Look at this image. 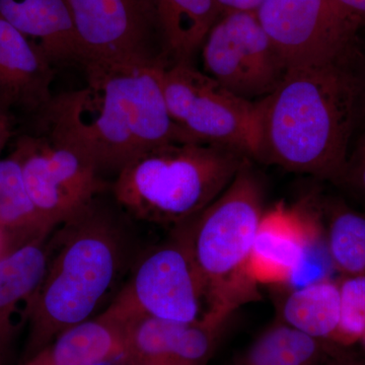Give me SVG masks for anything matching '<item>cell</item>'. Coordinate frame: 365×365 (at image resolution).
Instances as JSON below:
<instances>
[{"label":"cell","instance_id":"1","mask_svg":"<svg viewBox=\"0 0 365 365\" xmlns=\"http://www.w3.org/2000/svg\"><path fill=\"white\" fill-rule=\"evenodd\" d=\"M83 66L86 86L53 96L29 131L73 144L101 172L116 174L151 148L185 141L163 98L160 71L167 66L86 62Z\"/></svg>","mask_w":365,"mask_h":365},{"label":"cell","instance_id":"2","mask_svg":"<svg viewBox=\"0 0 365 365\" xmlns=\"http://www.w3.org/2000/svg\"><path fill=\"white\" fill-rule=\"evenodd\" d=\"M258 105L257 160L340 184L357 125L353 64L289 69Z\"/></svg>","mask_w":365,"mask_h":365},{"label":"cell","instance_id":"3","mask_svg":"<svg viewBox=\"0 0 365 365\" xmlns=\"http://www.w3.org/2000/svg\"><path fill=\"white\" fill-rule=\"evenodd\" d=\"M96 201L66 223L51 251L29 321L25 359L66 329L98 314L126 260V242L111 215Z\"/></svg>","mask_w":365,"mask_h":365},{"label":"cell","instance_id":"4","mask_svg":"<svg viewBox=\"0 0 365 365\" xmlns=\"http://www.w3.org/2000/svg\"><path fill=\"white\" fill-rule=\"evenodd\" d=\"M247 158L241 151L217 144H162L117 173L113 195L136 220L176 228L208 207Z\"/></svg>","mask_w":365,"mask_h":365},{"label":"cell","instance_id":"5","mask_svg":"<svg viewBox=\"0 0 365 365\" xmlns=\"http://www.w3.org/2000/svg\"><path fill=\"white\" fill-rule=\"evenodd\" d=\"M264 194L260 177L247 158L227 188L187 223L205 297L203 318L227 324L237 309L261 299L250 273V257L264 212Z\"/></svg>","mask_w":365,"mask_h":365},{"label":"cell","instance_id":"6","mask_svg":"<svg viewBox=\"0 0 365 365\" xmlns=\"http://www.w3.org/2000/svg\"><path fill=\"white\" fill-rule=\"evenodd\" d=\"M160 83L170 118L185 141L217 144L258 158V102L237 97L192 63L163 67Z\"/></svg>","mask_w":365,"mask_h":365},{"label":"cell","instance_id":"7","mask_svg":"<svg viewBox=\"0 0 365 365\" xmlns=\"http://www.w3.org/2000/svg\"><path fill=\"white\" fill-rule=\"evenodd\" d=\"M309 202H279L264 210L250 257V273L259 287L297 288L331 278L335 269L321 207Z\"/></svg>","mask_w":365,"mask_h":365},{"label":"cell","instance_id":"8","mask_svg":"<svg viewBox=\"0 0 365 365\" xmlns=\"http://www.w3.org/2000/svg\"><path fill=\"white\" fill-rule=\"evenodd\" d=\"M11 153L34 204L54 230L83 212L106 188L102 172L86 153L46 132H21Z\"/></svg>","mask_w":365,"mask_h":365},{"label":"cell","instance_id":"9","mask_svg":"<svg viewBox=\"0 0 365 365\" xmlns=\"http://www.w3.org/2000/svg\"><path fill=\"white\" fill-rule=\"evenodd\" d=\"M187 223L141 256L128 282L113 299L136 319L192 324L205 314L202 281L190 248Z\"/></svg>","mask_w":365,"mask_h":365},{"label":"cell","instance_id":"10","mask_svg":"<svg viewBox=\"0 0 365 365\" xmlns=\"http://www.w3.org/2000/svg\"><path fill=\"white\" fill-rule=\"evenodd\" d=\"M255 13L288 71L352 64L359 26L334 0H264Z\"/></svg>","mask_w":365,"mask_h":365},{"label":"cell","instance_id":"11","mask_svg":"<svg viewBox=\"0 0 365 365\" xmlns=\"http://www.w3.org/2000/svg\"><path fill=\"white\" fill-rule=\"evenodd\" d=\"M201 49L204 72L250 102L273 93L288 71L254 11L223 13Z\"/></svg>","mask_w":365,"mask_h":365},{"label":"cell","instance_id":"12","mask_svg":"<svg viewBox=\"0 0 365 365\" xmlns=\"http://www.w3.org/2000/svg\"><path fill=\"white\" fill-rule=\"evenodd\" d=\"M83 63L165 64L148 0H67Z\"/></svg>","mask_w":365,"mask_h":365},{"label":"cell","instance_id":"13","mask_svg":"<svg viewBox=\"0 0 365 365\" xmlns=\"http://www.w3.org/2000/svg\"><path fill=\"white\" fill-rule=\"evenodd\" d=\"M54 74L40 48L0 18V109L33 124L51 102Z\"/></svg>","mask_w":365,"mask_h":365},{"label":"cell","instance_id":"14","mask_svg":"<svg viewBox=\"0 0 365 365\" xmlns=\"http://www.w3.org/2000/svg\"><path fill=\"white\" fill-rule=\"evenodd\" d=\"M223 324L202 319L192 324L143 318L131 326L122 365H206Z\"/></svg>","mask_w":365,"mask_h":365},{"label":"cell","instance_id":"15","mask_svg":"<svg viewBox=\"0 0 365 365\" xmlns=\"http://www.w3.org/2000/svg\"><path fill=\"white\" fill-rule=\"evenodd\" d=\"M134 319L116 302L66 329L21 365H104L120 361Z\"/></svg>","mask_w":365,"mask_h":365},{"label":"cell","instance_id":"16","mask_svg":"<svg viewBox=\"0 0 365 365\" xmlns=\"http://www.w3.org/2000/svg\"><path fill=\"white\" fill-rule=\"evenodd\" d=\"M51 251L49 237L29 242L0 257V365L28 325Z\"/></svg>","mask_w":365,"mask_h":365},{"label":"cell","instance_id":"17","mask_svg":"<svg viewBox=\"0 0 365 365\" xmlns=\"http://www.w3.org/2000/svg\"><path fill=\"white\" fill-rule=\"evenodd\" d=\"M0 18L35 43L53 66L83 63L67 0H0Z\"/></svg>","mask_w":365,"mask_h":365},{"label":"cell","instance_id":"18","mask_svg":"<svg viewBox=\"0 0 365 365\" xmlns=\"http://www.w3.org/2000/svg\"><path fill=\"white\" fill-rule=\"evenodd\" d=\"M158 47L168 66L192 63L223 11L215 0H148Z\"/></svg>","mask_w":365,"mask_h":365},{"label":"cell","instance_id":"19","mask_svg":"<svg viewBox=\"0 0 365 365\" xmlns=\"http://www.w3.org/2000/svg\"><path fill=\"white\" fill-rule=\"evenodd\" d=\"M340 314L339 287L332 278L292 288L278 302L279 321L309 337L333 344Z\"/></svg>","mask_w":365,"mask_h":365},{"label":"cell","instance_id":"20","mask_svg":"<svg viewBox=\"0 0 365 365\" xmlns=\"http://www.w3.org/2000/svg\"><path fill=\"white\" fill-rule=\"evenodd\" d=\"M345 350L309 337L276 319L232 365H325Z\"/></svg>","mask_w":365,"mask_h":365},{"label":"cell","instance_id":"21","mask_svg":"<svg viewBox=\"0 0 365 365\" xmlns=\"http://www.w3.org/2000/svg\"><path fill=\"white\" fill-rule=\"evenodd\" d=\"M53 230L31 198L18 158L11 153L0 160V230L9 251L45 239Z\"/></svg>","mask_w":365,"mask_h":365},{"label":"cell","instance_id":"22","mask_svg":"<svg viewBox=\"0 0 365 365\" xmlns=\"http://www.w3.org/2000/svg\"><path fill=\"white\" fill-rule=\"evenodd\" d=\"M329 256L341 275L365 273V215L339 199L322 206Z\"/></svg>","mask_w":365,"mask_h":365},{"label":"cell","instance_id":"23","mask_svg":"<svg viewBox=\"0 0 365 365\" xmlns=\"http://www.w3.org/2000/svg\"><path fill=\"white\" fill-rule=\"evenodd\" d=\"M337 281L341 314L335 344L347 348L365 332V273L341 275Z\"/></svg>","mask_w":365,"mask_h":365},{"label":"cell","instance_id":"24","mask_svg":"<svg viewBox=\"0 0 365 365\" xmlns=\"http://www.w3.org/2000/svg\"><path fill=\"white\" fill-rule=\"evenodd\" d=\"M338 186L345 187L365 208V128L348 155L344 174Z\"/></svg>","mask_w":365,"mask_h":365},{"label":"cell","instance_id":"25","mask_svg":"<svg viewBox=\"0 0 365 365\" xmlns=\"http://www.w3.org/2000/svg\"><path fill=\"white\" fill-rule=\"evenodd\" d=\"M351 20L360 26H365V0H334Z\"/></svg>","mask_w":365,"mask_h":365},{"label":"cell","instance_id":"26","mask_svg":"<svg viewBox=\"0 0 365 365\" xmlns=\"http://www.w3.org/2000/svg\"><path fill=\"white\" fill-rule=\"evenodd\" d=\"M357 86V124L365 128V62L355 68Z\"/></svg>","mask_w":365,"mask_h":365},{"label":"cell","instance_id":"27","mask_svg":"<svg viewBox=\"0 0 365 365\" xmlns=\"http://www.w3.org/2000/svg\"><path fill=\"white\" fill-rule=\"evenodd\" d=\"M223 13L227 11H256L264 0H215Z\"/></svg>","mask_w":365,"mask_h":365},{"label":"cell","instance_id":"28","mask_svg":"<svg viewBox=\"0 0 365 365\" xmlns=\"http://www.w3.org/2000/svg\"><path fill=\"white\" fill-rule=\"evenodd\" d=\"M14 121L13 118L9 116L6 112L0 109V151L9 143V139L14 136Z\"/></svg>","mask_w":365,"mask_h":365},{"label":"cell","instance_id":"29","mask_svg":"<svg viewBox=\"0 0 365 365\" xmlns=\"http://www.w3.org/2000/svg\"><path fill=\"white\" fill-rule=\"evenodd\" d=\"M325 365H365V361L356 359L349 352H347V350H345L338 356L334 357L330 361L327 362Z\"/></svg>","mask_w":365,"mask_h":365},{"label":"cell","instance_id":"30","mask_svg":"<svg viewBox=\"0 0 365 365\" xmlns=\"http://www.w3.org/2000/svg\"><path fill=\"white\" fill-rule=\"evenodd\" d=\"M9 251V246H7L6 237H4V234H2L1 230H0V257L7 253Z\"/></svg>","mask_w":365,"mask_h":365},{"label":"cell","instance_id":"31","mask_svg":"<svg viewBox=\"0 0 365 365\" xmlns=\"http://www.w3.org/2000/svg\"><path fill=\"white\" fill-rule=\"evenodd\" d=\"M360 341H362V343H364V349H365V332L364 334V336H362L361 340H360Z\"/></svg>","mask_w":365,"mask_h":365}]
</instances>
